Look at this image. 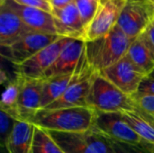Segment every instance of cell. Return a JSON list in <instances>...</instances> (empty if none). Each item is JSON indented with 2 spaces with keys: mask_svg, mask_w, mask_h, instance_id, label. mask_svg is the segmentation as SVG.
Segmentation results:
<instances>
[{
  "mask_svg": "<svg viewBox=\"0 0 154 153\" xmlns=\"http://www.w3.org/2000/svg\"><path fill=\"white\" fill-rule=\"evenodd\" d=\"M93 129L106 138L127 143H142V138L127 124L121 112L95 111Z\"/></svg>",
  "mask_w": 154,
  "mask_h": 153,
  "instance_id": "obj_7",
  "label": "cell"
},
{
  "mask_svg": "<svg viewBox=\"0 0 154 153\" xmlns=\"http://www.w3.org/2000/svg\"><path fill=\"white\" fill-rule=\"evenodd\" d=\"M154 21V5L148 0H127L117 26L131 40L143 33Z\"/></svg>",
  "mask_w": 154,
  "mask_h": 153,
  "instance_id": "obj_5",
  "label": "cell"
},
{
  "mask_svg": "<svg viewBox=\"0 0 154 153\" xmlns=\"http://www.w3.org/2000/svg\"><path fill=\"white\" fill-rule=\"evenodd\" d=\"M33 32L4 2L0 1V45L8 47Z\"/></svg>",
  "mask_w": 154,
  "mask_h": 153,
  "instance_id": "obj_17",
  "label": "cell"
},
{
  "mask_svg": "<svg viewBox=\"0 0 154 153\" xmlns=\"http://www.w3.org/2000/svg\"><path fill=\"white\" fill-rule=\"evenodd\" d=\"M127 0H102L101 5L90 23L86 28L84 41L98 39L116 25Z\"/></svg>",
  "mask_w": 154,
  "mask_h": 153,
  "instance_id": "obj_10",
  "label": "cell"
},
{
  "mask_svg": "<svg viewBox=\"0 0 154 153\" xmlns=\"http://www.w3.org/2000/svg\"><path fill=\"white\" fill-rule=\"evenodd\" d=\"M74 2L87 28L97 14L102 0H75Z\"/></svg>",
  "mask_w": 154,
  "mask_h": 153,
  "instance_id": "obj_24",
  "label": "cell"
},
{
  "mask_svg": "<svg viewBox=\"0 0 154 153\" xmlns=\"http://www.w3.org/2000/svg\"><path fill=\"white\" fill-rule=\"evenodd\" d=\"M35 125L25 121H15L14 128L6 140L5 148L7 153H29Z\"/></svg>",
  "mask_w": 154,
  "mask_h": 153,
  "instance_id": "obj_19",
  "label": "cell"
},
{
  "mask_svg": "<svg viewBox=\"0 0 154 153\" xmlns=\"http://www.w3.org/2000/svg\"><path fill=\"white\" fill-rule=\"evenodd\" d=\"M43 82L44 79L23 78L18 103L20 121L29 122L36 112L41 109Z\"/></svg>",
  "mask_w": 154,
  "mask_h": 153,
  "instance_id": "obj_16",
  "label": "cell"
},
{
  "mask_svg": "<svg viewBox=\"0 0 154 153\" xmlns=\"http://www.w3.org/2000/svg\"><path fill=\"white\" fill-rule=\"evenodd\" d=\"M22 84L23 77L15 74V78L9 81L5 87L0 100V110L5 112L16 121H20L18 103Z\"/></svg>",
  "mask_w": 154,
  "mask_h": 153,
  "instance_id": "obj_21",
  "label": "cell"
},
{
  "mask_svg": "<svg viewBox=\"0 0 154 153\" xmlns=\"http://www.w3.org/2000/svg\"><path fill=\"white\" fill-rule=\"evenodd\" d=\"M86 54V42L71 39L62 49L54 63L44 73L42 79L74 72Z\"/></svg>",
  "mask_w": 154,
  "mask_h": 153,
  "instance_id": "obj_12",
  "label": "cell"
},
{
  "mask_svg": "<svg viewBox=\"0 0 154 153\" xmlns=\"http://www.w3.org/2000/svg\"><path fill=\"white\" fill-rule=\"evenodd\" d=\"M14 1L24 6L38 8L50 13L52 12V6L49 0H14Z\"/></svg>",
  "mask_w": 154,
  "mask_h": 153,
  "instance_id": "obj_27",
  "label": "cell"
},
{
  "mask_svg": "<svg viewBox=\"0 0 154 153\" xmlns=\"http://www.w3.org/2000/svg\"><path fill=\"white\" fill-rule=\"evenodd\" d=\"M131 40L116 25L106 35L86 42V56L89 66L96 72L114 65L126 55Z\"/></svg>",
  "mask_w": 154,
  "mask_h": 153,
  "instance_id": "obj_2",
  "label": "cell"
},
{
  "mask_svg": "<svg viewBox=\"0 0 154 153\" xmlns=\"http://www.w3.org/2000/svg\"><path fill=\"white\" fill-rule=\"evenodd\" d=\"M98 74L131 96L137 93L143 80L147 77L133 63L127 55Z\"/></svg>",
  "mask_w": 154,
  "mask_h": 153,
  "instance_id": "obj_6",
  "label": "cell"
},
{
  "mask_svg": "<svg viewBox=\"0 0 154 153\" xmlns=\"http://www.w3.org/2000/svg\"><path fill=\"white\" fill-rule=\"evenodd\" d=\"M15 119L11 117L8 114L1 111L0 115V134H1V145L5 147L7 138L9 137L14 125L15 124Z\"/></svg>",
  "mask_w": 154,
  "mask_h": 153,
  "instance_id": "obj_26",
  "label": "cell"
},
{
  "mask_svg": "<svg viewBox=\"0 0 154 153\" xmlns=\"http://www.w3.org/2000/svg\"><path fill=\"white\" fill-rule=\"evenodd\" d=\"M70 40V38L60 37L21 65L14 66L15 74L25 78L42 79L44 73L54 63L64 46Z\"/></svg>",
  "mask_w": 154,
  "mask_h": 153,
  "instance_id": "obj_8",
  "label": "cell"
},
{
  "mask_svg": "<svg viewBox=\"0 0 154 153\" xmlns=\"http://www.w3.org/2000/svg\"><path fill=\"white\" fill-rule=\"evenodd\" d=\"M95 110L89 106L40 109L29 123L49 132L79 133L93 128Z\"/></svg>",
  "mask_w": 154,
  "mask_h": 153,
  "instance_id": "obj_1",
  "label": "cell"
},
{
  "mask_svg": "<svg viewBox=\"0 0 154 153\" xmlns=\"http://www.w3.org/2000/svg\"><path fill=\"white\" fill-rule=\"evenodd\" d=\"M51 14L59 36L84 41L86 26L75 2L63 8H52Z\"/></svg>",
  "mask_w": 154,
  "mask_h": 153,
  "instance_id": "obj_14",
  "label": "cell"
},
{
  "mask_svg": "<svg viewBox=\"0 0 154 153\" xmlns=\"http://www.w3.org/2000/svg\"><path fill=\"white\" fill-rule=\"evenodd\" d=\"M127 124L142 138L154 146V115L139 108L121 112Z\"/></svg>",
  "mask_w": 154,
  "mask_h": 153,
  "instance_id": "obj_20",
  "label": "cell"
},
{
  "mask_svg": "<svg viewBox=\"0 0 154 153\" xmlns=\"http://www.w3.org/2000/svg\"><path fill=\"white\" fill-rule=\"evenodd\" d=\"M144 34L152 49L154 52V21L149 25V27L146 29V31L144 32Z\"/></svg>",
  "mask_w": 154,
  "mask_h": 153,
  "instance_id": "obj_29",
  "label": "cell"
},
{
  "mask_svg": "<svg viewBox=\"0 0 154 153\" xmlns=\"http://www.w3.org/2000/svg\"><path fill=\"white\" fill-rule=\"evenodd\" d=\"M49 133L65 153H112L107 138L93 128L79 133Z\"/></svg>",
  "mask_w": 154,
  "mask_h": 153,
  "instance_id": "obj_4",
  "label": "cell"
},
{
  "mask_svg": "<svg viewBox=\"0 0 154 153\" xmlns=\"http://www.w3.org/2000/svg\"><path fill=\"white\" fill-rule=\"evenodd\" d=\"M92 68L89 66L87 60V56L85 54V57L83 58L78 69L74 72L44 79L41 109L46 108L51 103L60 98L75 81L83 77Z\"/></svg>",
  "mask_w": 154,
  "mask_h": 153,
  "instance_id": "obj_11",
  "label": "cell"
},
{
  "mask_svg": "<svg viewBox=\"0 0 154 153\" xmlns=\"http://www.w3.org/2000/svg\"><path fill=\"white\" fill-rule=\"evenodd\" d=\"M148 1H149V2H151V3H152V4L154 5V0H148Z\"/></svg>",
  "mask_w": 154,
  "mask_h": 153,
  "instance_id": "obj_32",
  "label": "cell"
},
{
  "mask_svg": "<svg viewBox=\"0 0 154 153\" xmlns=\"http://www.w3.org/2000/svg\"><path fill=\"white\" fill-rule=\"evenodd\" d=\"M137 93L154 95V78H152L150 76L146 77L143 80L142 84L140 85V87H139Z\"/></svg>",
  "mask_w": 154,
  "mask_h": 153,
  "instance_id": "obj_28",
  "label": "cell"
},
{
  "mask_svg": "<svg viewBox=\"0 0 154 153\" xmlns=\"http://www.w3.org/2000/svg\"><path fill=\"white\" fill-rule=\"evenodd\" d=\"M60 38V36L56 34L31 32L14 44L2 48L5 50L6 59L14 66H18Z\"/></svg>",
  "mask_w": 154,
  "mask_h": 153,
  "instance_id": "obj_9",
  "label": "cell"
},
{
  "mask_svg": "<svg viewBox=\"0 0 154 153\" xmlns=\"http://www.w3.org/2000/svg\"><path fill=\"white\" fill-rule=\"evenodd\" d=\"M126 55L147 77L154 71V52L144 32L133 41Z\"/></svg>",
  "mask_w": 154,
  "mask_h": 153,
  "instance_id": "obj_18",
  "label": "cell"
},
{
  "mask_svg": "<svg viewBox=\"0 0 154 153\" xmlns=\"http://www.w3.org/2000/svg\"><path fill=\"white\" fill-rule=\"evenodd\" d=\"M4 2L20 19L33 32L57 34L54 17L51 13L42 9L24 6L14 0H0Z\"/></svg>",
  "mask_w": 154,
  "mask_h": 153,
  "instance_id": "obj_13",
  "label": "cell"
},
{
  "mask_svg": "<svg viewBox=\"0 0 154 153\" xmlns=\"http://www.w3.org/2000/svg\"><path fill=\"white\" fill-rule=\"evenodd\" d=\"M87 103L88 106L99 112H123L136 108L131 96L122 92L98 73L94 78Z\"/></svg>",
  "mask_w": 154,
  "mask_h": 153,
  "instance_id": "obj_3",
  "label": "cell"
},
{
  "mask_svg": "<svg viewBox=\"0 0 154 153\" xmlns=\"http://www.w3.org/2000/svg\"><path fill=\"white\" fill-rule=\"evenodd\" d=\"M112 153H154V146L143 142L142 143H127L107 138Z\"/></svg>",
  "mask_w": 154,
  "mask_h": 153,
  "instance_id": "obj_23",
  "label": "cell"
},
{
  "mask_svg": "<svg viewBox=\"0 0 154 153\" xmlns=\"http://www.w3.org/2000/svg\"><path fill=\"white\" fill-rule=\"evenodd\" d=\"M97 73V72L94 69L89 70L87 74L75 81L60 98L43 109L88 106L87 100Z\"/></svg>",
  "mask_w": 154,
  "mask_h": 153,
  "instance_id": "obj_15",
  "label": "cell"
},
{
  "mask_svg": "<svg viewBox=\"0 0 154 153\" xmlns=\"http://www.w3.org/2000/svg\"><path fill=\"white\" fill-rule=\"evenodd\" d=\"M52 8H63L71 3H73L75 0H49Z\"/></svg>",
  "mask_w": 154,
  "mask_h": 153,
  "instance_id": "obj_30",
  "label": "cell"
},
{
  "mask_svg": "<svg viewBox=\"0 0 154 153\" xmlns=\"http://www.w3.org/2000/svg\"><path fill=\"white\" fill-rule=\"evenodd\" d=\"M29 153H65L51 133L35 126L32 147Z\"/></svg>",
  "mask_w": 154,
  "mask_h": 153,
  "instance_id": "obj_22",
  "label": "cell"
},
{
  "mask_svg": "<svg viewBox=\"0 0 154 153\" xmlns=\"http://www.w3.org/2000/svg\"><path fill=\"white\" fill-rule=\"evenodd\" d=\"M150 77H152V78H154V71L152 72V74H151V75H150Z\"/></svg>",
  "mask_w": 154,
  "mask_h": 153,
  "instance_id": "obj_31",
  "label": "cell"
},
{
  "mask_svg": "<svg viewBox=\"0 0 154 153\" xmlns=\"http://www.w3.org/2000/svg\"><path fill=\"white\" fill-rule=\"evenodd\" d=\"M137 108L154 115V95L136 93L132 96Z\"/></svg>",
  "mask_w": 154,
  "mask_h": 153,
  "instance_id": "obj_25",
  "label": "cell"
}]
</instances>
